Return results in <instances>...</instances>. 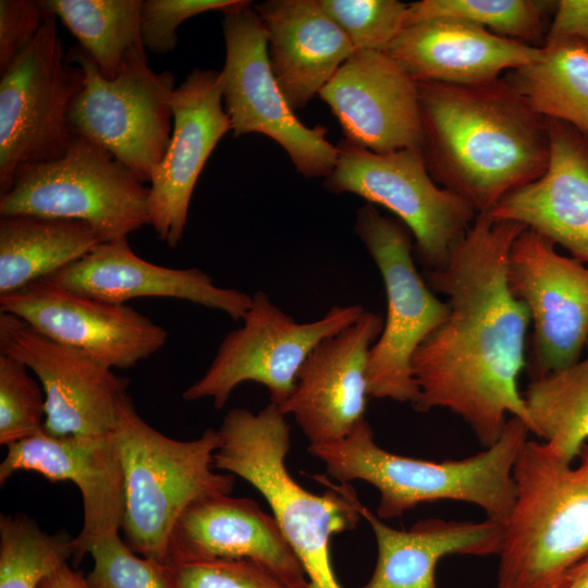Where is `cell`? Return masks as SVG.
<instances>
[{"label":"cell","instance_id":"74e56055","mask_svg":"<svg viewBox=\"0 0 588 588\" xmlns=\"http://www.w3.org/2000/svg\"><path fill=\"white\" fill-rule=\"evenodd\" d=\"M47 11L39 1H0V74L34 41Z\"/></svg>","mask_w":588,"mask_h":588},{"label":"cell","instance_id":"60d3db41","mask_svg":"<svg viewBox=\"0 0 588 588\" xmlns=\"http://www.w3.org/2000/svg\"><path fill=\"white\" fill-rule=\"evenodd\" d=\"M561 588H588V554L569 571Z\"/></svg>","mask_w":588,"mask_h":588},{"label":"cell","instance_id":"ffe728a7","mask_svg":"<svg viewBox=\"0 0 588 588\" xmlns=\"http://www.w3.org/2000/svg\"><path fill=\"white\" fill-rule=\"evenodd\" d=\"M319 96L348 142L377 154L420 149L417 82L385 52L355 50Z\"/></svg>","mask_w":588,"mask_h":588},{"label":"cell","instance_id":"e575fe53","mask_svg":"<svg viewBox=\"0 0 588 588\" xmlns=\"http://www.w3.org/2000/svg\"><path fill=\"white\" fill-rule=\"evenodd\" d=\"M355 50L384 51L405 27L408 3L397 0H319Z\"/></svg>","mask_w":588,"mask_h":588},{"label":"cell","instance_id":"7c38bea8","mask_svg":"<svg viewBox=\"0 0 588 588\" xmlns=\"http://www.w3.org/2000/svg\"><path fill=\"white\" fill-rule=\"evenodd\" d=\"M365 310L360 305L333 306L323 317L298 323L258 291L242 327L225 335L204 376L185 389L182 397L210 399L221 409L238 384L253 381L266 387L270 403L279 406L293 393L299 369L313 350Z\"/></svg>","mask_w":588,"mask_h":588},{"label":"cell","instance_id":"f546056e","mask_svg":"<svg viewBox=\"0 0 588 588\" xmlns=\"http://www.w3.org/2000/svg\"><path fill=\"white\" fill-rule=\"evenodd\" d=\"M523 396L531 433L554 455L575 463L588 442V353L565 369L532 378Z\"/></svg>","mask_w":588,"mask_h":588},{"label":"cell","instance_id":"9a60e30c","mask_svg":"<svg viewBox=\"0 0 588 588\" xmlns=\"http://www.w3.org/2000/svg\"><path fill=\"white\" fill-rule=\"evenodd\" d=\"M0 311L108 368H131L154 355L168 333L125 304L72 291L50 278L0 295Z\"/></svg>","mask_w":588,"mask_h":588},{"label":"cell","instance_id":"ba28073f","mask_svg":"<svg viewBox=\"0 0 588 588\" xmlns=\"http://www.w3.org/2000/svg\"><path fill=\"white\" fill-rule=\"evenodd\" d=\"M355 233L376 264L385 291L387 315L368 362V394L400 403L418 396L412 359L419 345L449 316L450 308L416 268L411 231L376 206L359 208Z\"/></svg>","mask_w":588,"mask_h":588},{"label":"cell","instance_id":"484cf974","mask_svg":"<svg viewBox=\"0 0 588 588\" xmlns=\"http://www.w3.org/2000/svg\"><path fill=\"white\" fill-rule=\"evenodd\" d=\"M357 509L373 531L377 562L369 580L359 588H437L436 568L449 555H499L503 523L427 518L408 529L388 526L360 501Z\"/></svg>","mask_w":588,"mask_h":588},{"label":"cell","instance_id":"f1b7e54d","mask_svg":"<svg viewBox=\"0 0 588 588\" xmlns=\"http://www.w3.org/2000/svg\"><path fill=\"white\" fill-rule=\"evenodd\" d=\"M95 62L100 74L115 78L131 59L145 56L140 34L143 0H40Z\"/></svg>","mask_w":588,"mask_h":588},{"label":"cell","instance_id":"5bb4252c","mask_svg":"<svg viewBox=\"0 0 588 588\" xmlns=\"http://www.w3.org/2000/svg\"><path fill=\"white\" fill-rule=\"evenodd\" d=\"M506 282L529 311L531 379L579 362L588 343V266L526 228L512 244Z\"/></svg>","mask_w":588,"mask_h":588},{"label":"cell","instance_id":"4dcf8cb0","mask_svg":"<svg viewBox=\"0 0 588 588\" xmlns=\"http://www.w3.org/2000/svg\"><path fill=\"white\" fill-rule=\"evenodd\" d=\"M555 8L556 1L547 0H421L408 3L405 27L433 19H454L500 37L542 47Z\"/></svg>","mask_w":588,"mask_h":588},{"label":"cell","instance_id":"277c9868","mask_svg":"<svg viewBox=\"0 0 588 588\" xmlns=\"http://www.w3.org/2000/svg\"><path fill=\"white\" fill-rule=\"evenodd\" d=\"M216 469L250 483L267 501L284 538L299 560L311 588H342L333 569L330 542L355 528L362 517L350 483L313 493L289 473L290 426L279 407L269 403L257 414L233 408L218 430Z\"/></svg>","mask_w":588,"mask_h":588},{"label":"cell","instance_id":"e0dca14e","mask_svg":"<svg viewBox=\"0 0 588 588\" xmlns=\"http://www.w3.org/2000/svg\"><path fill=\"white\" fill-rule=\"evenodd\" d=\"M35 471L51 482L72 481L82 495L83 526L73 538L78 564L98 540L119 534L125 512V479L113 437H53L45 431L7 446L0 486L17 471Z\"/></svg>","mask_w":588,"mask_h":588},{"label":"cell","instance_id":"8fae6325","mask_svg":"<svg viewBox=\"0 0 588 588\" xmlns=\"http://www.w3.org/2000/svg\"><path fill=\"white\" fill-rule=\"evenodd\" d=\"M66 59L85 72L84 86L69 109L73 133L102 147L149 183L172 135L173 74L154 72L145 54L128 60L115 78L108 79L78 45Z\"/></svg>","mask_w":588,"mask_h":588},{"label":"cell","instance_id":"d4e9b609","mask_svg":"<svg viewBox=\"0 0 588 588\" xmlns=\"http://www.w3.org/2000/svg\"><path fill=\"white\" fill-rule=\"evenodd\" d=\"M253 7L267 33L273 76L293 111L303 109L355 49L319 0H268Z\"/></svg>","mask_w":588,"mask_h":588},{"label":"cell","instance_id":"603a6c76","mask_svg":"<svg viewBox=\"0 0 588 588\" xmlns=\"http://www.w3.org/2000/svg\"><path fill=\"white\" fill-rule=\"evenodd\" d=\"M60 285L114 304L137 297L176 298L225 313L242 320L252 296L217 286L197 268L176 269L136 255L127 237L98 244L91 252L50 277Z\"/></svg>","mask_w":588,"mask_h":588},{"label":"cell","instance_id":"ab89813d","mask_svg":"<svg viewBox=\"0 0 588 588\" xmlns=\"http://www.w3.org/2000/svg\"><path fill=\"white\" fill-rule=\"evenodd\" d=\"M39 588H95L86 577L75 572L68 563H64L53 573L47 576Z\"/></svg>","mask_w":588,"mask_h":588},{"label":"cell","instance_id":"4316f807","mask_svg":"<svg viewBox=\"0 0 588 588\" xmlns=\"http://www.w3.org/2000/svg\"><path fill=\"white\" fill-rule=\"evenodd\" d=\"M100 243L95 230L82 221L0 217V295L53 277Z\"/></svg>","mask_w":588,"mask_h":588},{"label":"cell","instance_id":"2e32d148","mask_svg":"<svg viewBox=\"0 0 588 588\" xmlns=\"http://www.w3.org/2000/svg\"><path fill=\"white\" fill-rule=\"evenodd\" d=\"M0 354L22 362L38 378L46 399V433L107 437L114 431L127 379L2 311Z\"/></svg>","mask_w":588,"mask_h":588},{"label":"cell","instance_id":"d6a6232c","mask_svg":"<svg viewBox=\"0 0 588 588\" xmlns=\"http://www.w3.org/2000/svg\"><path fill=\"white\" fill-rule=\"evenodd\" d=\"M22 362L0 354V444L9 446L44 431V390Z\"/></svg>","mask_w":588,"mask_h":588},{"label":"cell","instance_id":"d6986e66","mask_svg":"<svg viewBox=\"0 0 588 588\" xmlns=\"http://www.w3.org/2000/svg\"><path fill=\"white\" fill-rule=\"evenodd\" d=\"M382 326L379 315L365 310L304 362L293 393L278 407L293 415L309 445L339 441L365 419L369 355Z\"/></svg>","mask_w":588,"mask_h":588},{"label":"cell","instance_id":"7a4b0ae2","mask_svg":"<svg viewBox=\"0 0 588 588\" xmlns=\"http://www.w3.org/2000/svg\"><path fill=\"white\" fill-rule=\"evenodd\" d=\"M417 87L427 170L478 215L544 173L547 119L503 76L464 85L419 82Z\"/></svg>","mask_w":588,"mask_h":588},{"label":"cell","instance_id":"b9f144b4","mask_svg":"<svg viewBox=\"0 0 588 588\" xmlns=\"http://www.w3.org/2000/svg\"><path fill=\"white\" fill-rule=\"evenodd\" d=\"M587 143H588V135L586 136Z\"/></svg>","mask_w":588,"mask_h":588},{"label":"cell","instance_id":"8d00e7d4","mask_svg":"<svg viewBox=\"0 0 588 588\" xmlns=\"http://www.w3.org/2000/svg\"><path fill=\"white\" fill-rule=\"evenodd\" d=\"M242 0H145L140 11V34L146 49L156 53L172 51L176 30L186 20L209 11L222 13Z\"/></svg>","mask_w":588,"mask_h":588},{"label":"cell","instance_id":"3957f363","mask_svg":"<svg viewBox=\"0 0 588 588\" xmlns=\"http://www.w3.org/2000/svg\"><path fill=\"white\" fill-rule=\"evenodd\" d=\"M530 429L510 417L495 443L461 460L429 461L403 456L379 446L363 419L345 438L309 445L308 452L340 483L364 480L380 494L377 516L389 519L419 504L453 500L479 506L487 518L505 524L516 500L514 466Z\"/></svg>","mask_w":588,"mask_h":588},{"label":"cell","instance_id":"9c48e42d","mask_svg":"<svg viewBox=\"0 0 588 588\" xmlns=\"http://www.w3.org/2000/svg\"><path fill=\"white\" fill-rule=\"evenodd\" d=\"M336 147L324 187L388 209L411 231L415 260L427 271L444 267L478 216L476 210L433 181L419 148L377 154L345 138Z\"/></svg>","mask_w":588,"mask_h":588},{"label":"cell","instance_id":"8992f818","mask_svg":"<svg viewBox=\"0 0 588 588\" xmlns=\"http://www.w3.org/2000/svg\"><path fill=\"white\" fill-rule=\"evenodd\" d=\"M113 437L125 479V543L162 566L168 542L183 511L212 494H230L235 476L215 471L218 430L206 429L194 440H175L148 425L127 393L118 408Z\"/></svg>","mask_w":588,"mask_h":588},{"label":"cell","instance_id":"cb8c5ba5","mask_svg":"<svg viewBox=\"0 0 588 588\" xmlns=\"http://www.w3.org/2000/svg\"><path fill=\"white\" fill-rule=\"evenodd\" d=\"M414 81L476 84L502 77L540 58L541 47L500 37L454 19L403 28L383 51Z\"/></svg>","mask_w":588,"mask_h":588},{"label":"cell","instance_id":"f35d334b","mask_svg":"<svg viewBox=\"0 0 588 588\" xmlns=\"http://www.w3.org/2000/svg\"><path fill=\"white\" fill-rule=\"evenodd\" d=\"M572 38L588 47V0H559L546 40Z\"/></svg>","mask_w":588,"mask_h":588},{"label":"cell","instance_id":"1f68e13d","mask_svg":"<svg viewBox=\"0 0 588 588\" xmlns=\"http://www.w3.org/2000/svg\"><path fill=\"white\" fill-rule=\"evenodd\" d=\"M73 553L69 535H49L24 514L0 516V588H39Z\"/></svg>","mask_w":588,"mask_h":588},{"label":"cell","instance_id":"5b68a950","mask_svg":"<svg viewBox=\"0 0 588 588\" xmlns=\"http://www.w3.org/2000/svg\"><path fill=\"white\" fill-rule=\"evenodd\" d=\"M514 480L494 588H561L588 554V442L566 463L528 439Z\"/></svg>","mask_w":588,"mask_h":588},{"label":"cell","instance_id":"44dd1931","mask_svg":"<svg viewBox=\"0 0 588 588\" xmlns=\"http://www.w3.org/2000/svg\"><path fill=\"white\" fill-rule=\"evenodd\" d=\"M253 560L298 586H310L273 515L257 502L230 494L203 497L177 518L166 564L205 560Z\"/></svg>","mask_w":588,"mask_h":588},{"label":"cell","instance_id":"ac0fdd59","mask_svg":"<svg viewBox=\"0 0 588 588\" xmlns=\"http://www.w3.org/2000/svg\"><path fill=\"white\" fill-rule=\"evenodd\" d=\"M222 102L221 73L213 70L195 68L173 91L171 139L148 186L149 225L169 247L181 242L199 174L231 131Z\"/></svg>","mask_w":588,"mask_h":588},{"label":"cell","instance_id":"6da1fadb","mask_svg":"<svg viewBox=\"0 0 588 588\" xmlns=\"http://www.w3.org/2000/svg\"><path fill=\"white\" fill-rule=\"evenodd\" d=\"M526 226L478 215L444 267L425 279L450 313L412 359L418 412L444 408L461 417L488 448L510 417L531 431L518 377L526 366L529 311L506 282L509 254Z\"/></svg>","mask_w":588,"mask_h":588},{"label":"cell","instance_id":"83f0119b","mask_svg":"<svg viewBox=\"0 0 588 588\" xmlns=\"http://www.w3.org/2000/svg\"><path fill=\"white\" fill-rule=\"evenodd\" d=\"M503 78L546 119L588 135V47L572 38L546 40L538 60Z\"/></svg>","mask_w":588,"mask_h":588},{"label":"cell","instance_id":"d590c367","mask_svg":"<svg viewBox=\"0 0 588 588\" xmlns=\"http://www.w3.org/2000/svg\"><path fill=\"white\" fill-rule=\"evenodd\" d=\"M88 553L94 567L86 578L95 588H169L159 565L137 556L119 534L96 541Z\"/></svg>","mask_w":588,"mask_h":588},{"label":"cell","instance_id":"30bf717a","mask_svg":"<svg viewBox=\"0 0 588 588\" xmlns=\"http://www.w3.org/2000/svg\"><path fill=\"white\" fill-rule=\"evenodd\" d=\"M85 83L66 59L57 17L48 14L34 41L1 73L0 195L26 167L58 159L75 134L69 109Z\"/></svg>","mask_w":588,"mask_h":588},{"label":"cell","instance_id":"52a82bcc","mask_svg":"<svg viewBox=\"0 0 588 588\" xmlns=\"http://www.w3.org/2000/svg\"><path fill=\"white\" fill-rule=\"evenodd\" d=\"M30 215L89 224L101 243L150 224L148 187L109 151L76 135L49 162L21 169L0 195V217Z\"/></svg>","mask_w":588,"mask_h":588},{"label":"cell","instance_id":"7402d4cb","mask_svg":"<svg viewBox=\"0 0 588 588\" xmlns=\"http://www.w3.org/2000/svg\"><path fill=\"white\" fill-rule=\"evenodd\" d=\"M547 122L550 159L544 173L486 215L534 230L588 266V143L574 126Z\"/></svg>","mask_w":588,"mask_h":588},{"label":"cell","instance_id":"836d02e7","mask_svg":"<svg viewBox=\"0 0 588 588\" xmlns=\"http://www.w3.org/2000/svg\"><path fill=\"white\" fill-rule=\"evenodd\" d=\"M159 568L169 588H311L247 559L191 561Z\"/></svg>","mask_w":588,"mask_h":588},{"label":"cell","instance_id":"4fadbf2b","mask_svg":"<svg viewBox=\"0 0 588 588\" xmlns=\"http://www.w3.org/2000/svg\"><path fill=\"white\" fill-rule=\"evenodd\" d=\"M225 61L222 94L235 137L259 133L272 138L305 177H327L333 170L338 147L321 125L308 127L294 114L270 66L268 37L252 1L242 0L223 12Z\"/></svg>","mask_w":588,"mask_h":588}]
</instances>
